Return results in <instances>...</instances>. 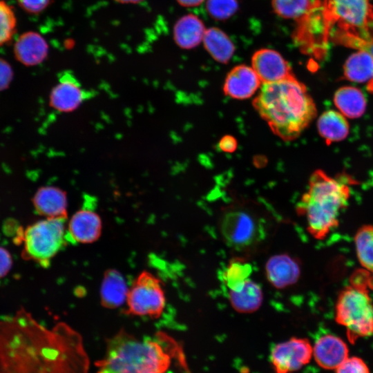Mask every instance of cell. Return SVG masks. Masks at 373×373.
Instances as JSON below:
<instances>
[{
  "label": "cell",
  "mask_w": 373,
  "mask_h": 373,
  "mask_svg": "<svg viewBox=\"0 0 373 373\" xmlns=\"http://www.w3.org/2000/svg\"><path fill=\"white\" fill-rule=\"evenodd\" d=\"M12 266V258L10 252L0 247V278L8 274Z\"/></svg>",
  "instance_id": "obj_35"
},
{
  "label": "cell",
  "mask_w": 373,
  "mask_h": 373,
  "mask_svg": "<svg viewBox=\"0 0 373 373\" xmlns=\"http://www.w3.org/2000/svg\"><path fill=\"white\" fill-rule=\"evenodd\" d=\"M329 41L356 48L373 42V6L370 0H323Z\"/></svg>",
  "instance_id": "obj_5"
},
{
  "label": "cell",
  "mask_w": 373,
  "mask_h": 373,
  "mask_svg": "<svg viewBox=\"0 0 373 373\" xmlns=\"http://www.w3.org/2000/svg\"><path fill=\"white\" fill-rule=\"evenodd\" d=\"M296 21L294 39L301 51L317 59H323L327 54L330 41L323 1L316 0L312 8Z\"/></svg>",
  "instance_id": "obj_9"
},
{
  "label": "cell",
  "mask_w": 373,
  "mask_h": 373,
  "mask_svg": "<svg viewBox=\"0 0 373 373\" xmlns=\"http://www.w3.org/2000/svg\"><path fill=\"white\" fill-rule=\"evenodd\" d=\"M117 2L122 3H136L138 2H140L142 0H115Z\"/></svg>",
  "instance_id": "obj_39"
},
{
  "label": "cell",
  "mask_w": 373,
  "mask_h": 373,
  "mask_svg": "<svg viewBox=\"0 0 373 373\" xmlns=\"http://www.w3.org/2000/svg\"><path fill=\"white\" fill-rule=\"evenodd\" d=\"M334 102L344 116L350 118L359 117L366 108V99L363 93L352 86H344L338 89L334 94Z\"/></svg>",
  "instance_id": "obj_24"
},
{
  "label": "cell",
  "mask_w": 373,
  "mask_h": 373,
  "mask_svg": "<svg viewBox=\"0 0 373 373\" xmlns=\"http://www.w3.org/2000/svg\"><path fill=\"white\" fill-rule=\"evenodd\" d=\"M268 281L276 288L282 289L297 282L300 276L298 261L287 254L271 256L265 265Z\"/></svg>",
  "instance_id": "obj_17"
},
{
  "label": "cell",
  "mask_w": 373,
  "mask_h": 373,
  "mask_svg": "<svg viewBox=\"0 0 373 373\" xmlns=\"http://www.w3.org/2000/svg\"><path fill=\"white\" fill-rule=\"evenodd\" d=\"M146 373H157V372H146Z\"/></svg>",
  "instance_id": "obj_40"
},
{
  "label": "cell",
  "mask_w": 373,
  "mask_h": 373,
  "mask_svg": "<svg viewBox=\"0 0 373 373\" xmlns=\"http://www.w3.org/2000/svg\"><path fill=\"white\" fill-rule=\"evenodd\" d=\"M251 66L262 83L278 82L294 75L287 61L272 49L262 48L255 52Z\"/></svg>",
  "instance_id": "obj_14"
},
{
  "label": "cell",
  "mask_w": 373,
  "mask_h": 373,
  "mask_svg": "<svg viewBox=\"0 0 373 373\" xmlns=\"http://www.w3.org/2000/svg\"><path fill=\"white\" fill-rule=\"evenodd\" d=\"M16 59L26 66H33L43 62L48 54V45L38 32L28 31L21 34L14 45Z\"/></svg>",
  "instance_id": "obj_18"
},
{
  "label": "cell",
  "mask_w": 373,
  "mask_h": 373,
  "mask_svg": "<svg viewBox=\"0 0 373 373\" xmlns=\"http://www.w3.org/2000/svg\"><path fill=\"white\" fill-rule=\"evenodd\" d=\"M13 78V70L10 64L0 57V91L7 88Z\"/></svg>",
  "instance_id": "obj_34"
},
{
  "label": "cell",
  "mask_w": 373,
  "mask_h": 373,
  "mask_svg": "<svg viewBox=\"0 0 373 373\" xmlns=\"http://www.w3.org/2000/svg\"><path fill=\"white\" fill-rule=\"evenodd\" d=\"M316 0H272L275 12L285 19L298 20L314 6Z\"/></svg>",
  "instance_id": "obj_29"
},
{
  "label": "cell",
  "mask_w": 373,
  "mask_h": 373,
  "mask_svg": "<svg viewBox=\"0 0 373 373\" xmlns=\"http://www.w3.org/2000/svg\"><path fill=\"white\" fill-rule=\"evenodd\" d=\"M51 0H17L19 6L26 12L37 14L44 10Z\"/></svg>",
  "instance_id": "obj_33"
},
{
  "label": "cell",
  "mask_w": 373,
  "mask_h": 373,
  "mask_svg": "<svg viewBox=\"0 0 373 373\" xmlns=\"http://www.w3.org/2000/svg\"><path fill=\"white\" fill-rule=\"evenodd\" d=\"M313 356V347L306 338H291L276 345L270 361L276 373H290L307 365Z\"/></svg>",
  "instance_id": "obj_11"
},
{
  "label": "cell",
  "mask_w": 373,
  "mask_h": 373,
  "mask_svg": "<svg viewBox=\"0 0 373 373\" xmlns=\"http://www.w3.org/2000/svg\"><path fill=\"white\" fill-rule=\"evenodd\" d=\"M356 280L339 294L335 306V320L347 331L350 341L373 334V303L368 293L369 275L361 271Z\"/></svg>",
  "instance_id": "obj_6"
},
{
  "label": "cell",
  "mask_w": 373,
  "mask_h": 373,
  "mask_svg": "<svg viewBox=\"0 0 373 373\" xmlns=\"http://www.w3.org/2000/svg\"><path fill=\"white\" fill-rule=\"evenodd\" d=\"M317 127L319 134L327 144L343 140L349 133V124L345 116L333 110L321 115Z\"/></svg>",
  "instance_id": "obj_23"
},
{
  "label": "cell",
  "mask_w": 373,
  "mask_h": 373,
  "mask_svg": "<svg viewBox=\"0 0 373 373\" xmlns=\"http://www.w3.org/2000/svg\"><path fill=\"white\" fill-rule=\"evenodd\" d=\"M102 220L93 209L84 207L70 219L66 238L70 243H92L102 233Z\"/></svg>",
  "instance_id": "obj_13"
},
{
  "label": "cell",
  "mask_w": 373,
  "mask_h": 373,
  "mask_svg": "<svg viewBox=\"0 0 373 373\" xmlns=\"http://www.w3.org/2000/svg\"><path fill=\"white\" fill-rule=\"evenodd\" d=\"M354 244L358 262L369 275L370 287H373V224L357 230Z\"/></svg>",
  "instance_id": "obj_26"
},
{
  "label": "cell",
  "mask_w": 373,
  "mask_h": 373,
  "mask_svg": "<svg viewBox=\"0 0 373 373\" xmlns=\"http://www.w3.org/2000/svg\"><path fill=\"white\" fill-rule=\"evenodd\" d=\"M350 195L344 182L314 171L309 187L297 205V212L307 220V230L317 240H323L338 225V216Z\"/></svg>",
  "instance_id": "obj_4"
},
{
  "label": "cell",
  "mask_w": 373,
  "mask_h": 373,
  "mask_svg": "<svg viewBox=\"0 0 373 373\" xmlns=\"http://www.w3.org/2000/svg\"><path fill=\"white\" fill-rule=\"evenodd\" d=\"M358 50H363L368 52L373 57V42H363L358 48ZM367 90L373 93V77L368 82L367 86Z\"/></svg>",
  "instance_id": "obj_37"
},
{
  "label": "cell",
  "mask_w": 373,
  "mask_h": 373,
  "mask_svg": "<svg viewBox=\"0 0 373 373\" xmlns=\"http://www.w3.org/2000/svg\"><path fill=\"white\" fill-rule=\"evenodd\" d=\"M126 303L128 314L159 318L166 305L165 294L159 278L146 271L140 273L128 289Z\"/></svg>",
  "instance_id": "obj_8"
},
{
  "label": "cell",
  "mask_w": 373,
  "mask_h": 373,
  "mask_svg": "<svg viewBox=\"0 0 373 373\" xmlns=\"http://www.w3.org/2000/svg\"><path fill=\"white\" fill-rule=\"evenodd\" d=\"M344 75L350 81L363 83L373 77V57L366 50L352 54L344 66Z\"/></svg>",
  "instance_id": "obj_27"
},
{
  "label": "cell",
  "mask_w": 373,
  "mask_h": 373,
  "mask_svg": "<svg viewBox=\"0 0 373 373\" xmlns=\"http://www.w3.org/2000/svg\"><path fill=\"white\" fill-rule=\"evenodd\" d=\"M91 93L84 90L69 72H64L50 94V105L55 110L68 113L76 110Z\"/></svg>",
  "instance_id": "obj_12"
},
{
  "label": "cell",
  "mask_w": 373,
  "mask_h": 373,
  "mask_svg": "<svg viewBox=\"0 0 373 373\" xmlns=\"http://www.w3.org/2000/svg\"><path fill=\"white\" fill-rule=\"evenodd\" d=\"M335 373H370L367 364L358 357L346 358L336 370Z\"/></svg>",
  "instance_id": "obj_32"
},
{
  "label": "cell",
  "mask_w": 373,
  "mask_h": 373,
  "mask_svg": "<svg viewBox=\"0 0 373 373\" xmlns=\"http://www.w3.org/2000/svg\"><path fill=\"white\" fill-rule=\"evenodd\" d=\"M169 339L158 332L140 340L122 329L106 340L104 356L95 363L97 373H165L171 362L166 346Z\"/></svg>",
  "instance_id": "obj_3"
},
{
  "label": "cell",
  "mask_w": 373,
  "mask_h": 373,
  "mask_svg": "<svg viewBox=\"0 0 373 373\" xmlns=\"http://www.w3.org/2000/svg\"><path fill=\"white\" fill-rule=\"evenodd\" d=\"M219 148L226 153L235 151L238 146L236 139L231 135H224L219 142Z\"/></svg>",
  "instance_id": "obj_36"
},
{
  "label": "cell",
  "mask_w": 373,
  "mask_h": 373,
  "mask_svg": "<svg viewBox=\"0 0 373 373\" xmlns=\"http://www.w3.org/2000/svg\"><path fill=\"white\" fill-rule=\"evenodd\" d=\"M17 19L12 8L0 1V46L9 42L16 32Z\"/></svg>",
  "instance_id": "obj_30"
},
{
  "label": "cell",
  "mask_w": 373,
  "mask_h": 373,
  "mask_svg": "<svg viewBox=\"0 0 373 373\" xmlns=\"http://www.w3.org/2000/svg\"><path fill=\"white\" fill-rule=\"evenodd\" d=\"M206 30L200 19L189 14L182 17L175 24L174 40L180 48L191 49L202 41Z\"/></svg>",
  "instance_id": "obj_20"
},
{
  "label": "cell",
  "mask_w": 373,
  "mask_h": 373,
  "mask_svg": "<svg viewBox=\"0 0 373 373\" xmlns=\"http://www.w3.org/2000/svg\"><path fill=\"white\" fill-rule=\"evenodd\" d=\"M202 42L211 56L220 63H227L235 51V46L230 38L216 27L206 30Z\"/></svg>",
  "instance_id": "obj_25"
},
{
  "label": "cell",
  "mask_w": 373,
  "mask_h": 373,
  "mask_svg": "<svg viewBox=\"0 0 373 373\" xmlns=\"http://www.w3.org/2000/svg\"><path fill=\"white\" fill-rule=\"evenodd\" d=\"M207 10L214 19L223 20L231 17L237 10V0H207Z\"/></svg>",
  "instance_id": "obj_31"
},
{
  "label": "cell",
  "mask_w": 373,
  "mask_h": 373,
  "mask_svg": "<svg viewBox=\"0 0 373 373\" xmlns=\"http://www.w3.org/2000/svg\"><path fill=\"white\" fill-rule=\"evenodd\" d=\"M32 203L36 212L41 216L67 218V196L60 188L52 186L39 188L33 196Z\"/></svg>",
  "instance_id": "obj_19"
},
{
  "label": "cell",
  "mask_w": 373,
  "mask_h": 373,
  "mask_svg": "<svg viewBox=\"0 0 373 373\" xmlns=\"http://www.w3.org/2000/svg\"><path fill=\"white\" fill-rule=\"evenodd\" d=\"M252 273L251 265L242 260H231L225 268L222 278L229 291H238L249 279Z\"/></svg>",
  "instance_id": "obj_28"
},
{
  "label": "cell",
  "mask_w": 373,
  "mask_h": 373,
  "mask_svg": "<svg viewBox=\"0 0 373 373\" xmlns=\"http://www.w3.org/2000/svg\"><path fill=\"white\" fill-rule=\"evenodd\" d=\"M79 332L65 323L48 329L24 309L0 320V373H88Z\"/></svg>",
  "instance_id": "obj_1"
},
{
  "label": "cell",
  "mask_w": 373,
  "mask_h": 373,
  "mask_svg": "<svg viewBox=\"0 0 373 373\" xmlns=\"http://www.w3.org/2000/svg\"><path fill=\"white\" fill-rule=\"evenodd\" d=\"M128 289L123 276L115 269L106 271L102 280L100 298L102 305L109 309L126 303Z\"/></svg>",
  "instance_id": "obj_21"
},
{
  "label": "cell",
  "mask_w": 373,
  "mask_h": 373,
  "mask_svg": "<svg viewBox=\"0 0 373 373\" xmlns=\"http://www.w3.org/2000/svg\"><path fill=\"white\" fill-rule=\"evenodd\" d=\"M347 344L339 337L325 334L319 337L313 346L316 363L325 370H336L349 357Z\"/></svg>",
  "instance_id": "obj_16"
},
{
  "label": "cell",
  "mask_w": 373,
  "mask_h": 373,
  "mask_svg": "<svg viewBox=\"0 0 373 373\" xmlns=\"http://www.w3.org/2000/svg\"><path fill=\"white\" fill-rule=\"evenodd\" d=\"M204 0H177L182 6L195 7L200 5Z\"/></svg>",
  "instance_id": "obj_38"
},
{
  "label": "cell",
  "mask_w": 373,
  "mask_h": 373,
  "mask_svg": "<svg viewBox=\"0 0 373 373\" xmlns=\"http://www.w3.org/2000/svg\"><path fill=\"white\" fill-rule=\"evenodd\" d=\"M260 84L261 81L252 67L238 65L227 74L223 90L231 98L246 99L257 91Z\"/></svg>",
  "instance_id": "obj_15"
},
{
  "label": "cell",
  "mask_w": 373,
  "mask_h": 373,
  "mask_svg": "<svg viewBox=\"0 0 373 373\" xmlns=\"http://www.w3.org/2000/svg\"><path fill=\"white\" fill-rule=\"evenodd\" d=\"M66 219L46 218L28 226L24 231L17 232L15 239L23 243V258L47 266L68 243Z\"/></svg>",
  "instance_id": "obj_7"
},
{
  "label": "cell",
  "mask_w": 373,
  "mask_h": 373,
  "mask_svg": "<svg viewBox=\"0 0 373 373\" xmlns=\"http://www.w3.org/2000/svg\"><path fill=\"white\" fill-rule=\"evenodd\" d=\"M229 302L240 313H251L260 308L263 300L262 291L256 282L248 279L238 291H229Z\"/></svg>",
  "instance_id": "obj_22"
},
{
  "label": "cell",
  "mask_w": 373,
  "mask_h": 373,
  "mask_svg": "<svg viewBox=\"0 0 373 373\" xmlns=\"http://www.w3.org/2000/svg\"><path fill=\"white\" fill-rule=\"evenodd\" d=\"M220 229L224 241L237 249L249 248L262 237V228L257 219L240 209H230L224 213Z\"/></svg>",
  "instance_id": "obj_10"
},
{
  "label": "cell",
  "mask_w": 373,
  "mask_h": 373,
  "mask_svg": "<svg viewBox=\"0 0 373 373\" xmlns=\"http://www.w3.org/2000/svg\"><path fill=\"white\" fill-rule=\"evenodd\" d=\"M253 105L272 132L285 141L297 138L316 115L306 86L294 75L263 83Z\"/></svg>",
  "instance_id": "obj_2"
}]
</instances>
